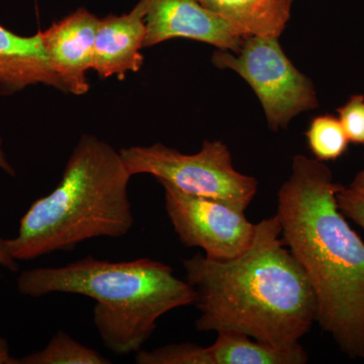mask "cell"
<instances>
[{"instance_id": "1", "label": "cell", "mask_w": 364, "mask_h": 364, "mask_svg": "<svg viewBox=\"0 0 364 364\" xmlns=\"http://www.w3.org/2000/svg\"><path fill=\"white\" fill-rule=\"evenodd\" d=\"M277 215L255 224L252 243L229 260L196 254L183 260L202 332L233 331L279 349L317 322V301L301 264L287 247Z\"/></svg>"}, {"instance_id": "2", "label": "cell", "mask_w": 364, "mask_h": 364, "mask_svg": "<svg viewBox=\"0 0 364 364\" xmlns=\"http://www.w3.org/2000/svg\"><path fill=\"white\" fill-rule=\"evenodd\" d=\"M341 186L324 162L296 155L277 215L315 293L317 322L347 356L364 358V242L340 210Z\"/></svg>"}, {"instance_id": "3", "label": "cell", "mask_w": 364, "mask_h": 364, "mask_svg": "<svg viewBox=\"0 0 364 364\" xmlns=\"http://www.w3.org/2000/svg\"><path fill=\"white\" fill-rule=\"evenodd\" d=\"M132 176L119 151L85 134L58 186L32 203L18 235L6 239L9 253L16 261L33 260L73 250L91 239L128 234L134 225L128 188Z\"/></svg>"}, {"instance_id": "4", "label": "cell", "mask_w": 364, "mask_h": 364, "mask_svg": "<svg viewBox=\"0 0 364 364\" xmlns=\"http://www.w3.org/2000/svg\"><path fill=\"white\" fill-rule=\"evenodd\" d=\"M16 287L31 298L56 293L92 299L93 323L102 343L117 355L140 350L158 318L196 301L188 282L174 277L169 265L150 258L109 262L87 256L65 267L26 270Z\"/></svg>"}, {"instance_id": "5", "label": "cell", "mask_w": 364, "mask_h": 364, "mask_svg": "<svg viewBox=\"0 0 364 364\" xmlns=\"http://www.w3.org/2000/svg\"><path fill=\"white\" fill-rule=\"evenodd\" d=\"M132 176L149 174L189 195L219 200L245 212L257 193L258 181L235 169L222 141H205L196 154L163 145L134 146L119 150Z\"/></svg>"}, {"instance_id": "6", "label": "cell", "mask_w": 364, "mask_h": 364, "mask_svg": "<svg viewBox=\"0 0 364 364\" xmlns=\"http://www.w3.org/2000/svg\"><path fill=\"white\" fill-rule=\"evenodd\" d=\"M212 62L236 72L250 85L272 131L286 129L294 117L318 107L313 81L291 63L279 38L248 36L238 52L218 49Z\"/></svg>"}, {"instance_id": "7", "label": "cell", "mask_w": 364, "mask_h": 364, "mask_svg": "<svg viewBox=\"0 0 364 364\" xmlns=\"http://www.w3.org/2000/svg\"><path fill=\"white\" fill-rule=\"evenodd\" d=\"M165 208L179 241L205 251L208 258L229 260L245 252L252 243L255 224L245 212L212 198L189 195L166 181Z\"/></svg>"}, {"instance_id": "8", "label": "cell", "mask_w": 364, "mask_h": 364, "mask_svg": "<svg viewBox=\"0 0 364 364\" xmlns=\"http://www.w3.org/2000/svg\"><path fill=\"white\" fill-rule=\"evenodd\" d=\"M145 9L144 48L184 38L238 52L245 36L198 0H140Z\"/></svg>"}, {"instance_id": "9", "label": "cell", "mask_w": 364, "mask_h": 364, "mask_svg": "<svg viewBox=\"0 0 364 364\" xmlns=\"http://www.w3.org/2000/svg\"><path fill=\"white\" fill-rule=\"evenodd\" d=\"M100 18L85 9L41 31L50 65L65 86L66 93L83 95L90 91L86 73L92 69L93 48Z\"/></svg>"}, {"instance_id": "10", "label": "cell", "mask_w": 364, "mask_h": 364, "mask_svg": "<svg viewBox=\"0 0 364 364\" xmlns=\"http://www.w3.org/2000/svg\"><path fill=\"white\" fill-rule=\"evenodd\" d=\"M146 38L145 9L139 1L130 13L100 18L92 70L100 78L117 76L121 80L128 72H138L144 63L141 50Z\"/></svg>"}, {"instance_id": "11", "label": "cell", "mask_w": 364, "mask_h": 364, "mask_svg": "<svg viewBox=\"0 0 364 364\" xmlns=\"http://www.w3.org/2000/svg\"><path fill=\"white\" fill-rule=\"evenodd\" d=\"M38 85L66 92L50 65L42 33L25 37L0 25V93L13 95Z\"/></svg>"}, {"instance_id": "12", "label": "cell", "mask_w": 364, "mask_h": 364, "mask_svg": "<svg viewBox=\"0 0 364 364\" xmlns=\"http://www.w3.org/2000/svg\"><path fill=\"white\" fill-rule=\"evenodd\" d=\"M245 37L279 38L291 18L293 0H198Z\"/></svg>"}, {"instance_id": "13", "label": "cell", "mask_w": 364, "mask_h": 364, "mask_svg": "<svg viewBox=\"0 0 364 364\" xmlns=\"http://www.w3.org/2000/svg\"><path fill=\"white\" fill-rule=\"evenodd\" d=\"M208 351L212 364H305L309 361L301 345L279 349L233 331L218 333Z\"/></svg>"}, {"instance_id": "14", "label": "cell", "mask_w": 364, "mask_h": 364, "mask_svg": "<svg viewBox=\"0 0 364 364\" xmlns=\"http://www.w3.org/2000/svg\"><path fill=\"white\" fill-rule=\"evenodd\" d=\"M18 359V364H109L100 352L79 343L65 331L57 332L44 349Z\"/></svg>"}, {"instance_id": "15", "label": "cell", "mask_w": 364, "mask_h": 364, "mask_svg": "<svg viewBox=\"0 0 364 364\" xmlns=\"http://www.w3.org/2000/svg\"><path fill=\"white\" fill-rule=\"evenodd\" d=\"M306 136L311 152L322 162L343 156L350 143L338 117L332 114H322L313 119Z\"/></svg>"}, {"instance_id": "16", "label": "cell", "mask_w": 364, "mask_h": 364, "mask_svg": "<svg viewBox=\"0 0 364 364\" xmlns=\"http://www.w3.org/2000/svg\"><path fill=\"white\" fill-rule=\"evenodd\" d=\"M136 364H212L208 347L195 343L168 344L136 352Z\"/></svg>"}, {"instance_id": "17", "label": "cell", "mask_w": 364, "mask_h": 364, "mask_svg": "<svg viewBox=\"0 0 364 364\" xmlns=\"http://www.w3.org/2000/svg\"><path fill=\"white\" fill-rule=\"evenodd\" d=\"M337 114L349 142L364 145V95H352Z\"/></svg>"}, {"instance_id": "18", "label": "cell", "mask_w": 364, "mask_h": 364, "mask_svg": "<svg viewBox=\"0 0 364 364\" xmlns=\"http://www.w3.org/2000/svg\"><path fill=\"white\" fill-rule=\"evenodd\" d=\"M340 210L346 219L364 230V193L348 186H342L336 195Z\"/></svg>"}, {"instance_id": "19", "label": "cell", "mask_w": 364, "mask_h": 364, "mask_svg": "<svg viewBox=\"0 0 364 364\" xmlns=\"http://www.w3.org/2000/svg\"><path fill=\"white\" fill-rule=\"evenodd\" d=\"M18 261L14 259L7 248L6 239L0 238V265L11 272H16L18 270Z\"/></svg>"}, {"instance_id": "20", "label": "cell", "mask_w": 364, "mask_h": 364, "mask_svg": "<svg viewBox=\"0 0 364 364\" xmlns=\"http://www.w3.org/2000/svg\"><path fill=\"white\" fill-rule=\"evenodd\" d=\"M0 169L6 172L7 176H16V169H14L11 163L9 162V158H7L6 152H4V140H2L1 134H0Z\"/></svg>"}, {"instance_id": "21", "label": "cell", "mask_w": 364, "mask_h": 364, "mask_svg": "<svg viewBox=\"0 0 364 364\" xmlns=\"http://www.w3.org/2000/svg\"><path fill=\"white\" fill-rule=\"evenodd\" d=\"M0 364H18V359L11 355L9 342L0 337Z\"/></svg>"}, {"instance_id": "22", "label": "cell", "mask_w": 364, "mask_h": 364, "mask_svg": "<svg viewBox=\"0 0 364 364\" xmlns=\"http://www.w3.org/2000/svg\"><path fill=\"white\" fill-rule=\"evenodd\" d=\"M350 188L358 189L359 191H363L364 193V167L363 170L356 174L354 177L353 181L351 182Z\"/></svg>"}]
</instances>
